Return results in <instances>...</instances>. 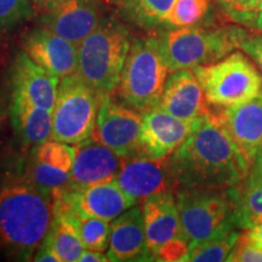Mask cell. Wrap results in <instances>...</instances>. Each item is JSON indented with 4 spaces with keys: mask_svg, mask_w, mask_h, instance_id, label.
Here are the masks:
<instances>
[{
    "mask_svg": "<svg viewBox=\"0 0 262 262\" xmlns=\"http://www.w3.org/2000/svg\"><path fill=\"white\" fill-rule=\"evenodd\" d=\"M169 162L176 191L235 187L250 170L214 112L202 118Z\"/></svg>",
    "mask_w": 262,
    "mask_h": 262,
    "instance_id": "1",
    "label": "cell"
},
{
    "mask_svg": "<svg viewBox=\"0 0 262 262\" xmlns=\"http://www.w3.org/2000/svg\"><path fill=\"white\" fill-rule=\"evenodd\" d=\"M52 219L51 199L32 180L12 179L0 186V237L15 254L31 257Z\"/></svg>",
    "mask_w": 262,
    "mask_h": 262,
    "instance_id": "2",
    "label": "cell"
},
{
    "mask_svg": "<svg viewBox=\"0 0 262 262\" xmlns=\"http://www.w3.org/2000/svg\"><path fill=\"white\" fill-rule=\"evenodd\" d=\"M131 47L130 33L113 17L101 19L78 45L77 74L98 94L117 90Z\"/></svg>",
    "mask_w": 262,
    "mask_h": 262,
    "instance_id": "3",
    "label": "cell"
},
{
    "mask_svg": "<svg viewBox=\"0 0 262 262\" xmlns=\"http://www.w3.org/2000/svg\"><path fill=\"white\" fill-rule=\"evenodd\" d=\"M248 37V32L239 26L210 29L192 26L157 35L170 72L220 61L241 48Z\"/></svg>",
    "mask_w": 262,
    "mask_h": 262,
    "instance_id": "4",
    "label": "cell"
},
{
    "mask_svg": "<svg viewBox=\"0 0 262 262\" xmlns=\"http://www.w3.org/2000/svg\"><path fill=\"white\" fill-rule=\"evenodd\" d=\"M169 73L157 35L135 39L120 74L118 96L125 106L145 113L158 106Z\"/></svg>",
    "mask_w": 262,
    "mask_h": 262,
    "instance_id": "5",
    "label": "cell"
},
{
    "mask_svg": "<svg viewBox=\"0 0 262 262\" xmlns=\"http://www.w3.org/2000/svg\"><path fill=\"white\" fill-rule=\"evenodd\" d=\"M209 106L221 110L244 103L262 91V73L245 52L233 51L210 64L192 70Z\"/></svg>",
    "mask_w": 262,
    "mask_h": 262,
    "instance_id": "6",
    "label": "cell"
},
{
    "mask_svg": "<svg viewBox=\"0 0 262 262\" xmlns=\"http://www.w3.org/2000/svg\"><path fill=\"white\" fill-rule=\"evenodd\" d=\"M238 186L227 189H178L180 222L189 243L219 232L238 228L235 221Z\"/></svg>",
    "mask_w": 262,
    "mask_h": 262,
    "instance_id": "7",
    "label": "cell"
},
{
    "mask_svg": "<svg viewBox=\"0 0 262 262\" xmlns=\"http://www.w3.org/2000/svg\"><path fill=\"white\" fill-rule=\"evenodd\" d=\"M100 94L77 73L60 79L52 111L51 140L77 145L89 139L96 125Z\"/></svg>",
    "mask_w": 262,
    "mask_h": 262,
    "instance_id": "8",
    "label": "cell"
},
{
    "mask_svg": "<svg viewBox=\"0 0 262 262\" xmlns=\"http://www.w3.org/2000/svg\"><path fill=\"white\" fill-rule=\"evenodd\" d=\"M142 124L143 114L139 111L114 102L111 94H100L96 125L90 137L123 158L139 149Z\"/></svg>",
    "mask_w": 262,
    "mask_h": 262,
    "instance_id": "9",
    "label": "cell"
},
{
    "mask_svg": "<svg viewBox=\"0 0 262 262\" xmlns=\"http://www.w3.org/2000/svg\"><path fill=\"white\" fill-rule=\"evenodd\" d=\"M116 181L136 202L145 201L156 193L176 189L169 158L156 159L139 150L123 157Z\"/></svg>",
    "mask_w": 262,
    "mask_h": 262,
    "instance_id": "10",
    "label": "cell"
},
{
    "mask_svg": "<svg viewBox=\"0 0 262 262\" xmlns=\"http://www.w3.org/2000/svg\"><path fill=\"white\" fill-rule=\"evenodd\" d=\"M203 118V117H202ZM202 118L183 120L158 106L143 113L139 152L156 159H165L185 142Z\"/></svg>",
    "mask_w": 262,
    "mask_h": 262,
    "instance_id": "11",
    "label": "cell"
},
{
    "mask_svg": "<svg viewBox=\"0 0 262 262\" xmlns=\"http://www.w3.org/2000/svg\"><path fill=\"white\" fill-rule=\"evenodd\" d=\"M215 114L251 168L262 150V91L247 102L221 108Z\"/></svg>",
    "mask_w": 262,
    "mask_h": 262,
    "instance_id": "12",
    "label": "cell"
},
{
    "mask_svg": "<svg viewBox=\"0 0 262 262\" xmlns=\"http://www.w3.org/2000/svg\"><path fill=\"white\" fill-rule=\"evenodd\" d=\"M24 51L58 79L77 73L78 45L47 27L32 29L25 35Z\"/></svg>",
    "mask_w": 262,
    "mask_h": 262,
    "instance_id": "13",
    "label": "cell"
},
{
    "mask_svg": "<svg viewBox=\"0 0 262 262\" xmlns=\"http://www.w3.org/2000/svg\"><path fill=\"white\" fill-rule=\"evenodd\" d=\"M123 158L110 147L93 137L74 146V160L71 170L72 187H88L116 180Z\"/></svg>",
    "mask_w": 262,
    "mask_h": 262,
    "instance_id": "14",
    "label": "cell"
},
{
    "mask_svg": "<svg viewBox=\"0 0 262 262\" xmlns=\"http://www.w3.org/2000/svg\"><path fill=\"white\" fill-rule=\"evenodd\" d=\"M62 195L84 214L106 221H113L137 202L125 193L116 180L96 183L88 187L66 186L60 188Z\"/></svg>",
    "mask_w": 262,
    "mask_h": 262,
    "instance_id": "15",
    "label": "cell"
},
{
    "mask_svg": "<svg viewBox=\"0 0 262 262\" xmlns=\"http://www.w3.org/2000/svg\"><path fill=\"white\" fill-rule=\"evenodd\" d=\"M60 79L35 63L26 51L18 52L11 70V97L52 113Z\"/></svg>",
    "mask_w": 262,
    "mask_h": 262,
    "instance_id": "16",
    "label": "cell"
},
{
    "mask_svg": "<svg viewBox=\"0 0 262 262\" xmlns=\"http://www.w3.org/2000/svg\"><path fill=\"white\" fill-rule=\"evenodd\" d=\"M142 212L150 260H155L164 244L175 239L186 238L180 222L176 195L172 191L149 195L143 201Z\"/></svg>",
    "mask_w": 262,
    "mask_h": 262,
    "instance_id": "17",
    "label": "cell"
},
{
    "mask_svg": "<svg viewBox=\"0 0 262 262\" xmlns=\"http://www.w3.org/2000/svg\"><path fill=\"white\" fill-rule=\"evenodd\" d=\"M158 107L183 120H194L210 112L194 72L188 68L170 72Z\"/></svg>",
    "mask_w": 262,
    "mask_h": 262,
    "instance_id": "18",
    "label": "cell"
},
{
    "mask_svg": "<svg viewBox=\"0 0 262 262\" xmlns=\"http://www.w3.org/2000/svg\"><path fill=\"white\" fill-rule=\"evenodd\" d=\"M101 19L97 0H66L52 11L42 14L40 25L79 45Z\"/></svg>",
    "mask_w": 262,
    "mask_h": 262,
    "instance_id": "19",
    "label": "cell"
},
{
    "mask_svg": "<svg viewBox=\"0 0 262 262\" xmlns=\"http://www.w3.org/2000/svg\"><path fill=\"white\" fill-rule=\"evenodd\" d=\"M107 256L114 262L150 261L143 212L139 206L134 205L113 220Z\"/></svg>",
    "mask_w": 262,
    "mask_h": 262,
    "instance_id": "20",
    "label": "cell"
},
{
    "mask_svg": "<svg viewBox=\"0 0 262 262\" xmlns=\"http://www.w3.org/2000/svg\"><path fill=\"white\" fill-rule=\"evenodd\" d=\"M10 116L15 130L26 145H41L50 140L52 129V113L34 104L11 97Z\"/></svg>",
    "mask_w": 262,
    "mask_h": 262,
    "instance_id": "21",
    "label": "cell"
},
{
    "mask_svg": "<svg viewBox=\"0 0 262 262\" xmlns=\"http://www.w3.org/2000/svg\"><path fill=\"white\" fill-rule=\"evenodd\" d=\"M235 221L244 231L262 225V171L254 164L238 186Z\"/></svg>",
    "mask_w": 262,
    "mask_h": 262,
    "instance_id": "22",
    "label": "cell"
},
{
    "mask_svg": "<svg viewBox=\"0 0 262 262\" xmlns=\"http://www.w3.org/2000/svg\"><path fill=\"white\" fill-rule=\"evenodd\" d=\"M237 228H229L219 232L203 241L192 242L183 256L185 262H221L227 258L239 237Z\"/></svg>",
    "mask_w": 262,
    "mask_h": 262,
    "instance_id": "23",
    "label": "cell"
},
{
    "mask_svg": "<svg viewBox=\"0 0 262 262\" xmlns=\"http://www.w3.org/2000/svg\"><path fill=\"white\" fill-rule=\"evenodd\" d=\"M122 10L131 24L142 28L165 27V21L176 0H120Z\"/></svg>",
    "mask_w": 262,
    "mask_h": 262,
    "instance_id": "24",
    "label": "cell"
},
{
    "mask_svg": "<svg viewBox=\"0 0 262 262\" xmlns=\"http://www.w3.org/2000/svg\"><path fill=\"white\" fill-rule=\"evenodd\" d=\"M49 249L57 255L61 262H77L85 250L83 242L77 232L66 222L52 219L49 232L42 241Z\"/></svg>",
    "mask_w": 262,
    "mask_h": 262,
    "instance_id": "25",
    "label": "cell"
},
{
    "mask_svg": "<svg viewBox=\"0 0 262 262\" xmlns=\"http://www.w3.org/2000/svg\"><path fill=\"white\" fill-rule=\"evenodd\" d=\"M208 10L209 0H176L164 28L192 27L205 17Z\"/></svg>",
    "mask_w": 262,
    "mask_h": 262,
    "instance_id": "26",
    "label": "cell"
},
{
    "mask_svg": "<svg viewBox=\"0 0 262 262\" xmlns=\"http://www.w3.org/2000/svg\"><path fill=\"white\" fill-rule=\"evenodd\" d=\"M29 175H31L32 182H34L42 192L51 193L55 189L63 188L70 185L71 172L64 171L50 164L39 162L37 159H33L29 168Z\"/></svg>",
    "mask_w": 262,
    "mask_h": 262,
    "instance_id": "27",
    "label": "cell"
},
{
    "mask_svg": "<svg viewBox=\"0 0 262 262\" xmlns=\"http://www.w3.org/2000/svg\"><path fill=\"white\" fill-rule=\"evenodd\" d=\"M34 158L39 162L50 164L55 168L71 172L74 160V147L50 139L37 147Z\"/></svg>",
    "mask_w": 262,
    "mask_h": 262,
    "instance_id": "28",
    "label": "cell"
},
{
    "mask_svg": "<svg viewBox=\"0 0 262 262\" xmlns=\"http://www.w3.org/2000/svg\"><path fill=\"white\" fill-rule=\"evenodd\" d=\"M32 0H0V31H10L33 18Z\"/></svg>",
    "mask_w": 262,
    "mask_h": 262,
    "instance_id": "29",
    "label": "cell"
},
{
    "mask_svg": "<svg viewBox=\"0 0 262 262\" xmlns=\"http://www.w3.org/2000/svg\"><path fill=\"white\" fill-rule=\"evenodd\" d=\"M217 3L235 24L256 28L258 0H217Z\"/></svg>",
    "mask_w": 262,
    "mask_h": 262,
    "instance_id": "30",
    "label": "cell"
},
{
    "mask_svg": "<svg viewBox=\"0 0 262 262\" xmlns=\"http://www.w3.org/2000/svg\"><path fill=\"white\" fill-rule=\"evenodd\" d=\"M229 262H262V248L243 232L227 258Z\"/></svg>",
    "mask_w": 262,
    "mask_h": 262,
    "instance_id": "31",
    "label": "cell"
},
{
    "mask_svg": "<svg viewBox=\"0 0 262 262\" xmlns=\"http://www.w3.org/2000/svg\"><path fill=\"white\" fill-rule=\"evenodd\" d=\"M241 49L249 57L253 58L262 73V35L248 37L241 44Z\"/></svg>",
    "mask_w": 262,
    "mask_h": 262,
    "instance_id": "32",
    "label": "cell"
},
{
    "mask_svg": "<svg viewBox=\"0 0 262 262\" xmlns=\"http://www.w3.org/2000/svg\"><path fill=\"white\" fill-rule=\"evenodd\" d=\"M34 261L38 262H61L60 258L51 249H49L45 244H40V247L38 248L37 254H35Z\"/></svg>",
    "mask_w": 262,
    "mask_h": 262,
    "instance_id": "33",
    "label": "cell"
},
{
    "mask_svg": "<svg viewBox=\"0 0 262 262\" xmlns=\"http://www.w3.org/2000/svg\"><path fill=\"white\" fill-rule=\"evenodd\" d=\"M63 2H66V0H32L35 10L40 11L41 14H47V12L52 11V10L60 6Z\"/></svg>",
    "mask_w": 262,
    "mask_h": 262,
    "instance_id": "34",
    "label": "cell"
},
{
    "mask_svg": "<svg viewBox=\"0 0 262 262\" xmlns=\"http://www.w3.org/2000/svg\"><path fill=\"white\" fill-rule=\"evenodd\" d=\"M80 262H107L110 261L107 255H104L102 251H95L90 249H85L79 258Z\"/></svg>",
    "mask_w": 262,
    "mask_h": 262,
    "instance_id": "35",
    "label": "cell"
},
{
    "mask_svg": "<svg viewBox=\"0 0 262 262\" xmlns=\"http://www.w3.org/2000/svg\"><path fill=\"white\" fill-rule=\"evenodd\" d=\"M244 232L262 248V225L251 229H245Z\"/></svg>",
    "mask_w": 262,
    "mask_h": 262,
    "instance_id": "36",
    "label": "cell"
},
{
    "mask_svg": "<svg viewBox=\"0 0 262 262\" xmlns=\"http://www.w3.org/2000/svg\"><path fill=\"white\" fill-rule=\"evenodd\" d=\"M256 29L262 31V0H258V10H257V19H256Z\"/></svg>",
    "mask_w": 262,
    "mask_h": 262,
    "instance_id": "37",
    "label": "cell"
},
{
    "mask_svg": "<svg viewBox=\"0 0 262 262\" xmlns=\"http://www.w3.org/2000/svg\"><path fill=\"white\" fill-rule=\"evenodd\" d=\"M254 165H256L257 168L260 169L261 171H262V150L260 152V155H258V157L256 158V160H255Z\"/></svg>",
    "mask_w": 262,
    "mask_h": 262,
    "instance_id": "38",
    "label": "cell"
},
{
    "mask_svg": "<svg viewBox=\"0 0 262 262\" xmlns=\"http://www.w3.org/2000/svg\"><path fill=\"white\" fill-rule=\"evenodd\" d=\"M3 118H4V112H3V106L2 102H0V124L3 122Z\"/></svg>",
    "mask_w": 262,
    "mask_h": 262,
    "instance_id": "39",
    "label": "cell"
},
{
    "mask_svg": "<svg viewBox=\"0 0 262 262\" xmlns=\"http://www.w3.org/2000/svg\"><path fill=\"white\" fill-rule=\"evenodd\" d=\"M110 2H113V3H118V2H120V0H110Z\"/></svg>",
    "mask_w": 262,
    "mask_h": 262,
    "instance_id": "40",
    "label": "cell"
}]
</instances>
